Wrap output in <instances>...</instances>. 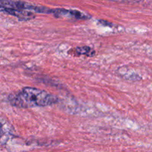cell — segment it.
<instances>
[{"label": "cell", "mask_w": 152, "mask_h": 152, "mask_svg": "<svg viewBox=\"0 0 152 152\" xmlns=\"http://www.w3.org/2000/svg\"><path fill=\"white\" fill-rule=\"evenodd\" d=\"M59 99L54 95L37 88L26 87L9 96V102L13 106L21 108H33V107L48 106L56 103Z\"/></svg>", "instance_id": "1"}, {"label": "cell", "mask_w": 152, "mask_h": 152, "mask_svg": "<svg viewBox=\"0 0 152 152\" xmlns=\"http://www.w3.org/2000/svg\"><path fill=\"white\" fill-rule=\"evenodd\" d=\"M46 7L31 5L28 3L13 0H0V11L17 17L19 20L27 21L35 18L32 11L45 13Z\"/></svg>", "instance_id": "2"}, {"label": "cell", "mask_w": 152, "mask_h": 152, "mask_svg": "<svg viewBox=\"0 0 152 152\" xmlns=\"http://www.w3.org/2000/svg\"><path fill=\"white\" fill-rule=\"evenodd\" d=\"M72 53H75L76 56H80V55H85L87 56H92L95 53V51L92 50L91 48L88 46H83V47H78L74 49V50H71Z\"/></svg>", "instance_id": "3"}, {"label": "cell", "mask_w": 152, "mask_h": 152, "mask_svg": "<svg viewBox=\"0 0 152 152\" xmlns=\"http://www.w3.org/2000/svg\"><path fill=\"white\" fill-rule=\"evenodd\" d=\"M2 133H3V130H2V125L0 123V137H1V135H2Z\"/></svg>", "instance_id": "4"}]
</instances>
